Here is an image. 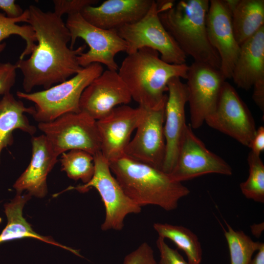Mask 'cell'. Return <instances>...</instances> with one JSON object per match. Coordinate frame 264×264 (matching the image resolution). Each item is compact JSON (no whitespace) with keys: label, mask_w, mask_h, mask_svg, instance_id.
Wrapping results in <instances>:
<instances>
[{"label":"cell","mask_w":264,"mask_h":264,"mask_svg":"<svg viewBox=\"0 0 264 264\" xmlns=\"http://www.w3.org/2000/svg\"><path fill=\"white\" fill-rule=\"evenodd\" d=\"M252 98L255 104L264 111V78L256 82L253 85Z\"/></svg>","instance_id":"35"},{"label":"cell","mask_w":264,"mask_h":264,"mask_svg":"<svg viewBox=\"0 0 264 264\" xmlns=\"http://www.w3.org/2000/svg\"><path fill=\"white\" fill-rule=\"evenodd\" d=\"M153 0H107L98 6H88L81 12L90 24L106 30H117L135 23L149 11Z\"/></svg>","instance_id":"18"},{"label":"cell","mask_w":264,"mask_h":264,"mask_svg":"<svg viewBox=\"0 0 264 264\" xmlns=\"http://www.w3.org/2000/svg\"><path fill=\"white\" fill-rule=\"evenodd\" d=\"M156 244L160 253V264H190L177 250L170 247L164 239L158 237Z\"/></svg>","instance_id":"32"},{"label":"cell","mask_w":264,"mask_h":264,"mask_svg":"<svg viewBox=\"0 0 264 264\" xmlns=\"http://www.w3.org/2000/svg\"><path fill=\"white\" fill-rule=\"evenodd\" d=\"M141 115L139 106L116 107L106 117L96 120L101 141V153L109 161L125 154Z\"/></svg>","instance_id":"17"},{"label":"cell","mask_w":264,"mask_h":264,"mask_svg":"<svg viewBox=\"0 0 264 264\" xmlns=\"http://www.w3.org/2000/svg\"><path fill=\"white\" fill-rule=\"evenodd\" d=\"M255 257L248 264H264V243L262 242Z\"/></svg>","instance_id":"36"},{"label":"cell","mask_w":264,"mask_h":264,"mask_svg":"<svg viewBox=\"0 0 264 264\" xmlns=\"http://www.w3.org/2000/svg\"><path fill=\"white\" fill-rule=\"evenodd\" d=\"M189 66L162 60L159 53L143 47L128 54L118 73L128 87L132 98L148 108L165 105L169 80L175 77L186 79Z\"/></svg>","instance_id":"3"},{"label":"cell","mask_w":264,"mask_h":264,"mask_svg":"<svg viewBox=\"0 0 264 264\" xmlns=\"http://www.w3.org/2000/svg\"><path fill=\"white\" fill-rule=\"evenodd\" d=\"M66 24L70 34V48H73L78 38L82 39L89 46L87 52L77 58L81 67L98 63L105 65L108 69L118 70L115 56L120 52L126 51L127 44L116 30L95 26L84 19L80 13L67 15Z\"/></svg>","instance_id":"9"},{"label":"cell","mask_w":264,"mask_h":264,"mask_svg":"<svg viewBox=\"0 0 264 264\" xmlns=\"http://www.w3.org/2000/svg\"><path fill=\"white\" fill-rule=\"evenodd\" d=\"M127 44L128 54L148 47L156 50L163 61L171 64L186 63L187 56L166 30L158 16L156 1L138 22L116 30Z\"/></svg>","instance_id":"8"},{"label":"cell","mask_w":264,"mask_h":264,"mask_svg":"<svg viewBox=\"0 0 264 264\" xmlns=\"http://www.w3.org/2000/svg\"><path fill=\"white\" fill-rule=\"evenodd\" d=\"M29 194L17 193L10 202L4 205L7 223L0 234V244L11 240L23 238H32L61 247L74 254L80 256L79 251L57 242L52 238L36 233L23 216V209L31 198Z\"/></svg>","instance_id":"22"},{"label":"cell","mask_w":264,"mask_h":264,"mask_svg":"<svg viewBox=\"0 0 264 264\" xmlns=\"http://www.w3.org/2000/svg\"><path fill=\"white\" fill-rule=\"evenodd\" d=\"M231 78L245 90L264 78V26L240 45Z\"/></svg>","instance_id":"20"},{"label":"cell","mask_w":264,"mask_h":264,"mask_svg":"<svg viewBox=\"0 0 264 264\" xmlns=\"http://www.w3.org/2000/svg\"><path fill=\"white\" fill-rule=\"evenodd\" d=\"M205 122L248 148L257 130L247 106L226 81L222 86L216 109Z\"/></svg>","instance_id":"10"},{"label":"cell","mask_w":264,"mask_h":264,"mask_svg":"<svg viewBox=\"0 0 264 264\" xmlns=\"http://www.w3.org/2000/svg\"><path fill=\"white\" fill-rule=\"evenodd\" d=\"M252 233L255 236L259 237L261 236L264 229V223L259 224H253L251 226Z\"/></svg>","instance_id":"37"},{"label":"cell","mask_w":264,"mask_h":264,"mask_svg":"<svg viewBox=\"0 0 264 264\" xmlns=\"http://www.w3.org/2000/svg\"><path fill=\"white\" fill-rule=\"evenodd\" d=\"M98 1L97 0H54V12L61 17L64 14L81 13L84 8L94 5Z\"/></svg>","instance_id":"29"},{"label":"cell","mask_w":264,"mask_h":264,"mask_svg":"<svg viewBox=\"0 0 264 264\" xmlns=\"http://www.w3.org/2000/svg\"><path fill=\"white\" fill-rule=\"evenodd\" d=\"M126 85L118 71L107 69L84 90L79 103L80 111L96 120L108 115L117 106L132 100Z\"/></svg>","instance_id":"14"},{"label":"cell","mask_w":264,"mask_h":264,"mask_svg":"<svg viewBox=\"0 0 264 264\" xmlns=\"http://www.w3.org/2000/svg\"><path fill=\"white\" fill-rule=\"evenodd\" d=\"M17 69L16 64L0 63V96L10 93L15 83Z\"/></svg>","instance_id":"31"},{"label":"cell","mask_w":264,"mask_h":264,"mask_svg":"<svg viewBox=\"0 0 264 264\" xmlns=\"http://www.w3.org/2000/svg\"><path fill=\"white\" fill-rule=\"evenodd\" d=\"M231 17L235 38L240 46L264 26V0H238Z\"/></svg>","instance_id":"23"},{"label":"cell","mask_w":264,"mask_h":264,"mask_svg":"<svg viewBox=\"0 0 264 264\" xmlns=\"http://www.w3.org/2000/svg\"><path fill=\"white\" fill-rule=\"evenodd\" d=\"M0 9L3 11L7 17L11 18L19 17L24 11L14 0H0Z\"/></svg>","instance_id":"33"},{"label":"cell","mask_w":264,"mask_h":264,"mask_svg":"<svg viewBox=\"0 0 264 264\" xmlns=\"http://www.w3.org/2000/svg\"><path fill=\"white\" fill-rule=\"evenodd\" d=\"M186 80L190 125L192 129H197L216 109L222 86L226 80L219 69L196 62L189 66Z\"/></svg>","instance_id":"11"},{"label":"cell","mask_w":264,"mask_h":264,"mask_svg":"<svg viewBox=\"0 0 264 264\" xmlns=\"http://www.w3.org/2000/svg\"><path fill=\"white\" fill-rule=\"evenodd\" d=\"M34 112V107H25L11 93L0 100V164L2 150L13 143L15 130H20L31 135L35 133L36 128L25 115H32Z\"/></svg>","instance_id":"21"},{"label":"cell","mask_w":264,"mask_h":264,"mask_svg":"<svg viewBox=\"0 0 264 264\" xmlns=\"http://www.w3.org/2000/svg\"><path fill=\"white\" fill-rule=\"evenodd\" d=\"M27 21L35 32L36 46L27 59L16 63L23 75L24 92L36 87L47 89L73 76L83 68L77 58L87 46L76 49L68 46L70 32L62 17L54 12H44L36 5L28 8Z\"/></svg>","instance_id":"1"},{"label":"cell","mask_w":264,"mask_h":264,"mask_svg":"<svg viewBox=\"0 0 264 264\" xmlns=\"http://www.w3.org/2000/svg\"><path fill=\"white\" fill-rule=\"evenodd\" d=\"M206 26L209 42L220 58V70L225 80L230 79L240 46L234 35L231 12L225 0H209Z\"/></svg>","instance_id":"15"},{"label":"cell","mask_w":264,"mask_h":264,"mask_svg":"<svg viewBox=\"0 0 264 264\" xmlns=\"http://www.w3.org/2000/svg\"><path fill=\"white\" fill-rule=\"evenodd\" d=\"M249 166L247 179L240 185L241 190L247 198L255 201L264 202V164L260 155L251 151L247 158Z\"/></svg>","instance_id":"28"},{"label":"cell","mask_w":264,"mask_h":264,"mask_svg":"<svg viewBox=\"0 0 264 264\" xmlns=\"http://www.w3.org/2000/svg\"><path fill=\"white\" fill-rule=\"evenodd\" d=\"M103 71L101 64L93 63L47 89L29 93L17 91L16 95L35 104L32 115L36 121L49 122L66 113L80 112V100L84 90Z\"/></svg>","instance_id":"5"},{"label":"cell","mask_w":264,"mask_h":264,"mask_svg":"<svg viewBox=\"0 0 264 264\" xmlns=\"http://www.w3.org/2000/svg\"><path fill=\"white\" fill-rule=\"evenodd\" d=\"M109 162L124 193L141 207L154 205L172 211L177 207L179 200L190 193L186 186L169 174L125 154Z\"/></svg>","instance_id":"4"},{"label":"cell","mask_w":264,"mask_h":264,"mask_svg":"<svg viewBox=\"0 0 264 264\" xmlns=\"http://www.w3.org/2000/svg\"><path fill=\"white\" fill-rule=\"evenodd\" d=\"M32 155L24 171L13 185L17 193L27 192L31 196L42 198L47 193V176L58 161L44 134L31 139Z\"/></svg>","instance_id":"19"},{"label":"cell","mask_w":264,"mask_h":264,"mask_svg":"<svg viewBox=\"0 0 264 264\" xmlns=\"http://www.w3.org/2000/svg\"><path fill=\"white\" fill-rule=\"evenodd\" d=\"M94 172L87 183L70 186L66 190H76L81 193L91 188L99 193L105 208V218L101 228L103 231L121 230L124 220L130 214H138L141 207L131 200L124 193L110 167L109 161L101 152L93 155Z\"/></svg>","instance_id":"7"},{"label":"cell","mask_w":264,"mask_h":264,"mask_svg":"<svg viewBox=\"0 0 264 264\" xmlns=\"http://www.w3.org/2000/svg\"><path fill=\"white\" fill-rule=\"evenodd\" d=\"M61 170L67 176L74 180L88 182L94 172L93 156L81 150H72L61 154Z\"/></svg>","instance_id":"26"},{"label":"cell","mask_w":264,"mask_h":264,"mask_svg":"<svg viewBox=\"0 0 264 264\" xmlns=\"http://www.w3.org/2000/svg\"><path fill=\"white\" fill-rule=\"evenodd\" d=\"M208 174L232 175L231 167L222 158L209 151L186 125L175 165L169 174L181 182Z\"/></svg>","instance_id":"13"},{"label":"cell","mask_w":264,"mask_h":264,"mask_svg":"<svg viewBox=\"0 0 264 264\" xmlns=\"http://www.w3.org/2000/svg\"><path fill=\"white\" fill-rule=\"evenodd\" d=\"M123 264H156V262L153 250L148 243L145 242L127 255Z\"/></svg>","instance_id":"30"},{"label":"cell","mask_w":264,"mask_h":264,"mask_svg":"<svg viewBox=\"0 0 264 264\" xmlns=\"http://www.w3.org/2000/svg\"><path fill=\"white\" fill-rule=\"evenodd\" d=\"M163 25L186 55L194 62L220 69L218 53L210 44L206 20L208 0H181L157 2Z\"/></svg>","instance_id":"2"},{"label":"cell","mask_w":264,"mask_h":264,"mask_svg":"<svg viewBox=\"0 0 264 264\" xmlns=\"http://www.w3.org/2000/svg\"><path fill=\"white\" fill-rule=\"evenodd\" d=\"M139 106L141 115L136 132L127 146L125 154L162 171L166 151L164 135L165 105L156 109Z\"/></svg>","instance_id":"12"},{"label":"cell","mask_w":264,"mask_h":264,"mask_svg":"<svg viewBox=\"0 0 264 264\" xmlns=\"http://www.w3.org/2000/svg\"><path fill=\"white\" fill-rule=\"evenodd\" d=\"M225 222L227 229H224V236L229 248L230 264H248L262 242H254L243 231L235 230Z\"/></svg>","instance_id":"27"},{"label":"cell","mask_w":264,"mask_h":264,"mask_svg":"<svg viewBox=\"0 0 264 264\" xmlns=\"http://www.w3.org/2000/svg\"><path fill=\"white\" fill-rule=\"evenodd\" d=\"M38 129L59 156L72 150H81L93 156L101 152L96 120L80 111L64 114L55 119L39 123Z\"/></svg>","instance_id":"6"},{"label":"cell","mask_w":264,"mask_h":264,"mask_svg":"<svg viewBox=\"0 0 264 264\" xmlns=\"http://www.w3.org/2000/svg\"><path fill=\"white\" fill-rule=\"evenodd\" d=\"M159 237L168 239L186 254L190 264H200L202 251L197 236L188 228L167 223L156 222L153 225Z\"/></svg>","instance_id":"24"},{"label":"cell","mask_w":264,"mask_h":264,"mask_svg":"<svg viewBox=\"0 0 264 264\" xmlns=\"http://www.w3.org/2000/svg\"><path fill=\"white\" fill-rule=\"evenodd\" d=\"M167 87L168 94L165 104L164 123L166 151L162 171L170 174L175 165L187 125L185 108L188 103V91L186 84L177 77L169 80Z\"/></svg>","instance_id":"16"},{"label":"cell","mask_w":264,"mask_h":264,"mask_svg":"<svg viewBox=\"0 0 264 264\" xmlns=\"http://www.w3.org/2000/svg\"><path fill=\"white\" fill-rule=\"evenodd\" d=\"M250 148L251 152L257 155L264 151V128L260 127L256 130L252 139Z\"/></svg>","instance_id":"34"},{"label":"cell","mask_w":264,"mask_h":264,"mask_svg":"<svg viewBox=\"0 0 264 264\" xmlns=\"http://www.w3.org/2000/svg\"><path fill=\"white\" fill-rule=\"evenodd\" d=\"M29 17L28 9L24 10L19 17L11 18L0 12V54L5 49L6 44L4 40L13 35H18L25 42V47L21 53L19 60L30 54L36 45L35 32L31 25H20L18 22H27Z\"/></svg>","instance_id":"25"}]
</instances>
